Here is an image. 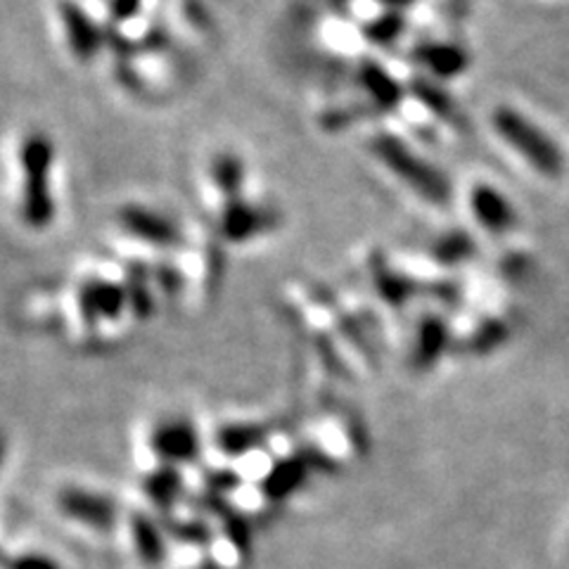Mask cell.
Wrapping results in <instances>:
<instances>
[{"instance_id":"15","label":"cell","mask_w":569,"mask_h":569,"mask_svg":"<svg viewBox=\"0 0 569 569\" xmlns=\"http://www.w3.org/2000/svg\"><path fill=\"white\" fill-rule=\"evenodd\" d=\"M133 529V541L138 548V556L146 560L148 565H157L159 560L164 558V541H162V533L159 529L148 520L138 515L131 525Z\"/></svg>"},{"instance_id":"2","label":"cell","mask_w":569,"mask_h":569,"mask_svg":"<svg viewBox=\"0 0 569 569\" xmlns=\"http://www.w3.org/2000/svg\"><path fill=\"white\" fill-rule=\"evenodd\" d=\"M368 154L420 202L430 207H447L451 202L453 188L449 176L403 136L376 133L368 140Z\"/></svg>"},{"instance_id":"1","label":"cell","mask_w":569,"mask_h":569,"mask_svg":"<svg viewBox=\"0 0 569 569\" xmlns=\"http://www.w3.org/2000/svg\"><path fill=\"white\" fill-rule=\"evenodd\" d=\"M56 167L58 152L56 142L43 131H29L17 142L14 150V209L17 219L24 228L48 230L58 217V198H56Z\"/></svg>"},{"instance_id":"3","label":"cell","mask_w":569,"mask_h":569,"mask_svg":"<svg viewBox=\"0 0 569 569\" xmlns=\"http://www.w3.org/2000/svg\"><path fill=\"white\" fill-rule=\"evenodd\" d=\"M491 129L506 148L518 154L525 164L546 178H558L565 169V159L553 138L527 119L515 107L501 104L491 112Z\"/></svg>"},{"instance_id":"8","label":"cell","mask_w":569,"mask_h":569,"mask_svg":"<svg viewBox=\"0 0 569 569\" xmlns=\"http://www.w3.org/2000/svg\"><path fill=\"white\" fill-rule=\"evenodd\" d=\"M466 204L477 228L493 238H501L518 226V213H515L512 202L491 183H472L466 194Z\"/></svg>"},{"instance_id":"17","label":"cell","mask_w":569,"mask_h":569,"mask_svg":"<svg viewBox=\"0 0 569 569\" xmlns=\"http://www.w3.org/2000/svg\"><path fill=\"white\" fill-rule=\"evenodd\" d=\"M470 254H472V242L466 233H451L432 244V261H437L439 266L460 263Z\"/></svg>"},{"instance_id":"10","label":"cell","mask_w":569,"mask_h":569,"mask_svg":"<svg viewBox=\"0 0 569 569\" xmlns=\"http://www.w3.org/2000/svg\"><path fill=\"white\" fill-rule=\"evenodd\" d=\"M413 62L420 67L422 77L441 83L462 74L470 60L466 56V50L456 43L430 41V43H420L413 50Z\"/></svg>"},{"instance_id":"9","label":"cell","mask_w":569,"mask_h":569,"mask_svg":"<svg viewBox=\"0 0 569 569\" xmlns=\"http://www.w3.org/2000/svg\"><path fill=\"white\" fill-rule=\"evenodd\" d=\"M247 188V164L236 152H221L207 167V190L217 200V207H223L233 200L244 198Z\"/></svg>"},{"instance_id":"14","label":"cell","mask_w":569,"mask_h":569,"mask_svg":"<svg viewBox=\"0 0 569 569\" xmlns=\"http://www.w3.org/2000/svg\"><path fill=\"white\" fill-rule=\"evenodd\" d=\"M305 477H307V466L299 458L282 460L280 466L271 472L269 482L263 485V489L271 498H284L290 496L292 489H297L301 482H305Z\"/></svg>"},{"instance_id":"16","label":"cell","mask_w":569,"mask_h":569,"mask_svg":"<svg viewBox=\"0 0 569 569\" xmlns=\"http://www.w3.org/2000/svg\"><path fill=\"white\" fill-rule=\"evenodd\" d=\"M261 437L263 432L257 425H230V427L226 425L219 432V447L226 453H242V451L254 449L261 441Z\"/></svg>"},{"instance_id":"20","label":"cell","mask_w":569,"mask_h":569,"mask_svg":"<svg viewBox=\"0 0 569 569\" xmlns=\"http://www.w3.org/2000/svg\"><path fill=\"white\" fill-rule=\"evenodd\" d=\"M372 3L385 8V10H395V12H403L406 8H411L416 0H372Z\"/></svg>"},{"instance_id":"6","label":"cell","mask_w":569,"mask_h":569,"mask_svg":"<svg viewBox=\"0 0 569 569\" xmlns=\"http://www.w3.org/2000/svg\"><path fill=\"white\" fill-rule=\"evenodd\" d=\"M56 22L71 58L81 64L98 60L107 43V29L81 0H56Z\"/></svg>"},{"instance_id":"7","label":"cell","mask_w":569,"mask_h":569,"mask_svg":"<svg viewBox=\"0 0 569 569\" xmlns=\"http://www.w3.org/2000/svg\"><path fill=\"white\" fill-rule=\"evenodd\" d=\"M117 223L123 236L148 249H173L183 242L181 226L157 207L123 204L117 211Z\"/></svg>"},{"instance_id":"18","label":"cell","mask_w":569,"mask_h":569,"mask_svg":"<svg viewBox=\"0 0 569 569\" xmlns=\"http://www.w3.org/2000/svg\"><path fill=\"white\" fill-rule=\"evenodd\" d=\"M178 489H181V477H178L173 468L157 472L148 479V496L157 506H169L176 498Z\"/></svg>"},{"instance_id":"12","label":"cell","mask_w":569,"mask_h":569,"mask_svg":"<svg viewBox=\"0 0 569 569\" xmlns=\"http://www.w3.org/2000/svg\"><path fill=\"white\" fill-rule=\"evenodd\" d=\"M60 508L67 518L96 529H110L117 512L110 498L86 489H64L60 493Z\"/></svg>"},{"instance_id":"19","label":"cell","mask_w":569,"mask_h":569,"mask_svg":"<svg viewBox=\"0 0 569 569\" xmlns=\"http://www.w3.org/2000/svg\"><path fill=\"white\" fill-rule=\"evenodd\" d=\"M8 569H60V565H56L48 556L41 553H24L12 558L8 562Z\"/></svg>"},{"instance_id":"11","label":"cell","mask_w":569,"mask_h":569,"mask_svg":"<svg viewBox=\"0 0 569 569\" xmlns=\"http://www.w3.org/2000/svg\"><path fill=\"white\" fill-rule=\"evenodd\" d=\"M152 449L159 458L171 462H188L200 453V437L188 420H167L152 435Z\"/></svg>"},{"instance_id":"5","label":"cell","mask_w":569,"mask_h":569,"mask_svg":"<svg viewBox=\"0 0 569 569\" xmlns=\"http://www.w3.org/2000/svg\"><path fill=\"white\" fill-rule=\"evenodd\" d=\"M213 230L228 244H249L271 236L280 223V213L266 202L240 198L213 209Z\"/></svg>"},{"instance_id":"13","label":"cell","mask_w":569,"mask_h":569,"mask_svg":"<svg viewBox=\"0 0 569 569\" xmlns=\"http://www.w3.org/2000/svg\"><path fill=\"white\" fill-rule=\"evenodd\" d=\"M451 345V328L441 316H422L413 337L411 361L416 368H432Z\"/></svg>"},{"instance_id":"4","label":"cell","mask_w":569,"mask_h":569,"mask_svg":"<svg viewBox=\"0 0 569 569\" xmlns=\"http://www.w3.org/2000/svg\"><path fill=\"white\" fill-rule=\"evenodd\" d=\"M74 284V311L88 332H98L100 326H117L127 311L136 316L127 280L88 273Z\"/></svg>"}]
</instances>
